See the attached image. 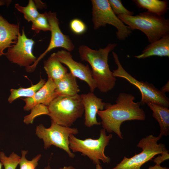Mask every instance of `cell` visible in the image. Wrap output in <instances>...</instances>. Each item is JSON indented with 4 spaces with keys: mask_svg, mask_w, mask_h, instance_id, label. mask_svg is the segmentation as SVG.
Listing matches in <instances>:
<instances>
[{
    "mask_svg": "<svg viewBox=\"0 0 169 169\" xmlns=\"http://www.w3.org/2000/svg\"><path fill=\"white\" fill-rule=\"evenodd\" d=\"M132 94L120 93L115 101L111 104L106 103L104 110H99L97 114L101 120L103 129L108 133L114 132L121 139L123 138L120 130L122 123L127 120H143L146 116L140 106V102L134 101Z\"/></svg>",
    "mask_w": 169,
    "mask_h": 169,
    "instance_id": "cell-1",
    "label": "cell"
},
{
    "mask_svg": "<svg viewBox=\"0 0 169 169\" xmlns=\"http://www.w3.org/2000/svg\"><path fill=\"white\" fill-rule=\"evenodd\" d=\"M116 45V43L109 44L105 48L96 50L81 45L78 49L81 60L88 62L90 65L93 78L97 88L102 93L111 90L116 84V78L109 68L108 57L109 53Z\"/></svg>",
    "mask_w": 169,
    "mask_h": 169,
    "instance_id": "cell-2",
    "label": "cell"
},
{
    "mask_svg": "<svg viewBox=\"0 0 169 169\" xmlns=\"http://www.w3.org/2000/svg\"><path fill=\"white\" fill-rule=\"evenodd\" d=\"M117 16L131 30L138 29L143 33L150 43L169 34V20L164 17L148 12L136 16L121 14Z\"/></svg>",
    "mask_w": 169,
    "mask_h": 169,
    "instance_id": "cell-3",
    "label": "cell"
},
{
    "mask_svg": "<svg viewBox=\"0 0 169 169\" xmlns=\"http://www.w3.org/2000/svg\"><path fill=\"white\" fill-rule=\"evenodd\" d=\"M51 120L64 126L70 127L84 112L80 95H59L47 106Z\"/></svg>",
    "mask_w": 169,
    "mask_h": 169,
    "instance_id": "cell-4",
    "label": "cell"
},
{
    "mask_svg": "<svg viewBox=\"0 0 169 169\" xmlns=\"http://www.w3.org/2000/svg\"><path fill=\"white\" fill-rule=\"evenodd\" d=\"M112 137V135H107L104 129L100 131V136L97 139L90 138L81 140L71 135L69 138V148L73 152H79L81 155L87 156L95 165L100 164V160L104 163L110 161V157L104 153L106 147Z\"/></svg>",
    "mask_w": 169,
    "mask_h": 169,
    "instance_id": "cell-5",
    "label": "cell"
},
{
    "mask_svg": "<svg viewBox=\"0 0 169 169\" xmlns=\"http://www.w3.org/2000/svg\"><path fill=\"white\" fill-rule=\"evenodd\" d=\"M78 133L76 128L62 126L52 120L49 128L40 124L37 125L35 130L36 135L44 142V149H47L54 146L65 151L71 158L74 157L75 155L69 148V136Z\"/></svg>",
    "mask_w": 169,
    "mask_h": 169,
    "instance_id": "cell-6",
    "label": "cell"
},
{
    "mask_svg": "<svg viewBox=\"0 0 169 169\" xmlns=\"http://www.w3.org/2000/svg\"><path fill=\"white\" fill-rule=\"evenodd\" d=\"M112 53L117 66V69L112 72L113 75L115 77L125 79L139 90L141 95L140 101L141 105L151 103L168 107L169 100L165 93L157 89L152 84L136 79L124 69L117 54L113 51Z\"/></svg>",
    "mask_w": 169,
    "mask_h": 169,
    "instance_id": "cell-7",
    "label": "cell"
},
{
    "mask_svg": "<svg viewBox=\"0 0 169 169\" xmlns=\"http://www.w3.org/2000/svg\"><path fill=\"white\" fill-rule=\"evenodd\" d=\"M92 21L95 29L107 24L115 27L117 29L116 35L120 40H124L131 34V30L116 15L108 0H92Z\"/></svg>",
    "mask_w": 169,
    "mask_h": 169,
    "instance_id": "cell-8",
    "label": "cell"
},
{
    "mask_svg": "<svg viewBox=\"0 0 169 169\" xmlns=\"http://www.w3.org/2000/svg\"><path fill=\"white\" fill-rule=\"evenodd\" d=\"M161 137L152 135L142 138L137 146L142 149V151L130 158L124 156L123 160L112 169H141V166L152 160L156 155L161 154L167 150L165 145L157 144Z\"/></svg>",
    "mask_w": 169,
    "mask_h": 169,
    "instance_id": "cell-9",
    "label": "cell"
},
{
    "mask_svg": "<svg viewBox=\"0 0 169 169\" xmlns=\"http://www.w3.org/2000/svg\"><path fill=\"white\" fill-rule=\"evenodd\" d=\"M34 43L33 39L27 37L23 28L22 33H19L18 35L17 43L8 48L5 55L11 62L20 66L28 67L37 59L33 53Z\"/></svg>",
    "mask_w": 169,
    "mask_h": 169,
    "instance_id": "cell-10",
    "label": "cell"
},
{
    "mask_svg": "<svg viewBox=\"0 0 169 169\" xmlns=\"http://www.w3.org/2000/svg\"><path fill=\"white\" fill-rule=\"evenodd\" d=\"M47 14L50 27L51 33L49 44L46 50L37 58L36 62L33 64L25 68L27 72L33 71L39 61L53 49L61 47L69 52L74 49V46L69 36L64 34L61 31L56 13L50 11L47 12Z\"/></svg>",
    "mask_w": 169,
    "mask_h": 169,
    "instance_id": "cell-11",
    "label": "cell"
},
{
    "mask_svg": "<svg viewBox=\"0 0 169 169\" xmlns=\"http://www.w3.org/2000/svg\"><path fill=\"white\" fill-rule=\"evenodd\" d=\"M55 54L59 61L67 66L74 76L87 83L90 92L93 93L97 85L88 65L74 60L70 52L65 50L58 51Z\"/></svg>",
    "mask_w": 169,
    "mask_h": 169,
    "instance_id": "cell-12",
    "label": "cell"
},
{
    "mask_svg": "<svg viewBox=\"0 0 169 169\" xmlns=\"http://www.w3.org/2000/svg\"><path fill=\"white\" fill-rule=\"evenodd\" d=\"M55 89L56 85L54 81L48 78L45 84L33 96L22 99L25 103L23 110L29 111L39 104L48 106L51 101L58 96Z\"/></svg>",
    "mask_w": 169,
    "mask_h": 169,
    "instance_id": "cell-13",
    "label": "cell"
},
{
    "mask_svg": "<svg viewBox=\"0 0 169 169\" xmlns=\"http://www.w3.org/2000/svg\"><path fill=\"white\" fill-rule=\"evenodd\" d=\"M80 96L84 110L85 125L88 127L100 125L101 123L97 121L96 115L98 111L104 110L106 103L93 92L82 94Z\"/></svg>",
    "mask_w": 169,
    "mask_h": 169,
    "instance_id": "cell-14",
    "label": "cell"
},
{
    "mask_svg": "<svg viewBox=\"0 0 169 169\" xmlns=\"http://www.w3.org/2000/svg\"><path fill=\"white\" fill-rule=\"evenodd\" d=\"M19 32V24H11L0 14V56L4 55V50L17 43Z\"/></svg>",
    "mask_w": 169,
    "mask_h": 169,
    "instance_id": "cell-15",
    "label": "cell"
},
{
    "mask_svg": "<svg viewBox=\"0 0 169 169\" xmlns=\"http://www.w3.org/2000/svg\"><path fill=\"white\" fill-rule=\"evenodd\" d=\"M169 56V34L166 35L158 40L147 46L136 58L144 59L152 56Z\"/></svg>",
    "mask_w": 169,
    "mask_h": 169,
    "instance_id": "cell-16",
    "label": "cell"
},
{
    "mask_svg": "<svg viewBox=\"0 0 169 169\" xmlns=\"http://www.w3.org/2000/svg\"><path fill=\"white\" fill-rule=\"evenodd\" d=\"M76 78L70 72L61 78L54 81L58 95L72 96L78 94L80 89Z\"/></svg>",
    "mask_w": 169,
    "mask_h": 169,
    "instance_id": "cell-17",
    "label": "cell"
},
{
    "mask_svg": "<svg viewBox=\"0 0 169 169\" xmlns=\"http://www.w3.org/2000/svg\"><path fill=\"white\" fill-rule=\"evenodd\" d=\"M147 105L152 111V116L158 122L160 127L159 136L169 134V109L168 107L151 103Z\"/></svg>",
    "mask_w": 169,
    "mask_h": 169,
    "instance_id": "cell-18",
    "label": "cell"
},
{
    "mask_svg": "<svg viewBox=\"0 0 169 169\" xmlns=\"http://www.w3.org/2000/svg\"><path fill=\"white\" fill-rule=\"evenodd\" d=\"M44 67L48 78L54 81L61 78L68 73L67 69L59 61L55 53L52 54L44 61Z\"/></svg>",
    "mask_w": 169,
    "mask_h": 169,
    "instance_id": "cell-19",
    "label": "cell"
},
{
    "mask_svg": "<svg viewBox=\"0 0 169 169\" xmlns=\"http://www.w3.org/2000/svg\"><path fill=\"white\" fill-rule=\"evenodd\" d=\"M133 2L140 8L147 9L148 12L161 16L168 9V3L166 1L159 0H135Z\"/></svg>",
    "mask_w": 169,
    "mask_h": 169,
    "instance_id": "cell-20",
    "label": "cell"
},
{
    "mask_svg": "<svg viewBox=\"0 0 169 169\" xmlns=\"http://www.w3.org/2000/svg\"><path fill=\"white\" fill-rule=\"evenodd\" d=\"M46 83L45 79H41L39 81L30 87L24 88L20 87L18 89H11L10 90V95L8 101L11 103L17 99L21 97H30L33 96Z\"/></svg>",
    "mask_w": 169,
    "mask_h": 169,
    "instance_id": "cell-21",
    "label": "cell"
},
{
    "mask_svg": "<svg viewBox=\"0 0 169 169\" xmlns=\"http://www.w3.org/2000/svg\"><path fill=\"white\" fill-rule=\"evenodd\" d=\"M15 7L23 14L24 18L28 22H32L40 14L34 1L32 0H29L26 6L23 7L18 3H16Z\"/></svg>",
    "mask_w": 169,
    "mask_h": 169,
    "instance_id": "cell-22",
    "label": "cell"
},
{
    "mask_svg": "<svg viewBox=\"0 0 169 169\" xmlns=\"http://www.w3.org/2000/svg\"><path fill=\"white\" fill-rule=\"evenodd\" d=\"M31 29L36 33L41 31H50V27L47 14V12L40 13L32 22Z\"/></svg>",
    "mask_w": 169,
    "mask_h": 169,
    "instance_id": "cell-23",
    "label": "cell"
},
{
    "mask_svg": "<svg viewBox=\"0 0 169 169\" xmlns=\"http://www.w3.org/2000/svg\"><path fill=\"white\" fill-rule=\"evenodd\" d=\"M21 157L14 152L9 156H6L3 152H0V161L3 165L4 169H16L19 164Z\"/></svg>",
    "mask_w": 169,
    "mask_h": 169,
    "instance_id": "cell-24",
    "label": "cell"
},
{
    "mask_svg": "<svg viewBox=\"0 0 169 169\" xmlns=\"http://www.w3.org/2000/svg\"><path fill=\"white\" fill-rule=\"evenodd\" d=\"M28 152V151L24 150L21 151V156L19 163V169H36L38 165V161L41 158V155L38 154L29 160L26 157Z\"/></svg>",
    "mask_w": 169,
    "mask_h": 169,
    "instance_id": "cell-25",
    "label": "cell"
},
{
    "mask_svg": "<svg viewBox=\"0 0 169 169\" xmlns=\"http://www.w3.org/2000/svg\"><path fill=\"white\" fill-rule=\"evenodd\" d=\"M109 3L113 11L117 16L124 14L133 15V13L127 10L123 5L120 0H108Z\"/></svg>",
    "mask_w": 169,
    "mask_h": 169,
    "instance_id": "cell-26",
    "label": "cell"
},
{
    "mask_svg": "<svg viewBox=\"0 0 169 169\" xmlns=\"http://www.w3.org/2000/svg\"><path fill=\"white\" fill-rule=\"evenodd\" d=\"M69 28L74 34L80 35L84 33L87 29L85 23L80 19L75 18L72 19L69 23Z\"/></svg>",
    "mask_w": 169,
    "mask_h": 169,
    "instance_id": "cell-27",
    "label": "cell"
},
{
    "mask_svg": "<svg viewBox=\"0 0 169 169\" xmlns=\"http://www.w3.org/2000/svg\"><path fill=\"white\" fill-rule=\"evenodd\" d=\"M160 154L161 155H158L153 160L154 162L156 163V164L160 165L161 163L168 159L169 158L168 150Z\"/></svg>",
    "mask_w": 169,
    "mask_h": 169,
    "instance_id": "cell-28",
    "label": "cell"
},
{
    "mask_svg": "<svg viewBox=\"0 0 169 169\" xmlns=\"http://www.w3.org/2000/svg\"><path fill=\"white\" fill-rule=\"evenodd\" d=\"M34 1L37 8L39 6V8H45L46 7L45 4L43 3L40 0H34Z\"/></svg>",
    "mask_w": 169,
    "mask_h": 169,
    "instance_id": "cell-29",
    "label": "cell"
},
{
    "mask_svg": "<svg viewBox=\"0 0 169 169\" xmlns=\"http://www.w3.org/2000/svg\"><path fill=\"white\" fill-rule=\"evenodd\" d=\"M162 92L164 93L169 91V82L168 81L167 83L163 86L161 88V90Z\"/></svg>",
    "mask_w": 169,
    "mask_h": 169,
    "instance_id": "cell-30",
    "label": "cell"
},
{
    "mask_svg": "<svg viewBox=\"0 0 169 169\" xmlns=\"http://www.w3.org/2000/svg\"><path fill=\"white\" fill-rule=\"evenodd\" d=\"M147 169H169V168L165 167H162L160 165L156 164L153 166H150Z\"/></svg>",
    "mask_w": 169,
    "mask_h": 169,
    "instance_id": "cell-31",
    "label": "cell"
},
{
    "mask_svg": "<svg viewBox=\"0 0 169 169\" xmlns=\"http://www.w3.org/2000/svg\"><path fill=\"white\" fill-rule=\"evenodd\" d=\"M11 2V1L9 0H0V6L5 4L9 5Z\"/></svg>",
    "mask_w": 169,
    "mask_h": 169,
    "instance_id": "cell-32",
    "label": "cell"
},
{
    "mask_svg": "<svg viewBox=\"0 0 169 169\" xmlns=\"http://www.w3.org/2000/svg\"><path fill=\"white\" fill-rule=\"evenodd\" d=\"M59 169H75V168L72 166H64L63 167L60 168Z\"/></svg>",
    "mask_w": 169,
    "mask_h": 169,
    "instance_id": "cell-33",
    "label": "cell"
},
{
    "mask_svg": "<svg viewBox=\"0 0 169 169\" xmlns=\"http://www.w3.org/2000/svg\"><path fill=\"white\" fill-rule=\"evenodd\" d=\"M96 169H103L102 167L100 164L96 165Z\"/></svg>",
    "mask_w": 169,
    "mask_h": 169,
    "instance_id": "cell-34",
    "label": "cell"
},
{
    "mask_svg": "<svg viewBox=\"0 0 169 169\" xmlns=\"http://www.w3.org/2000/svg\"><path fill=\"white\" fill-rule=\"evenodd\" d=\"M44 169H51L49 163L48 165L44 168Z\"/></svg>",
    "mask_w": 169,
    "mask_h": 169,
    "instance_id": "cell-35",
    "label": "cell"
},
{
    "mask_svg": "<svg viewBox=\"0 0 169 169\" xmlns=\"http://www.w3.org/2000/svg\"><path fill=\"white\" fill-rule=\"evenodd\" d=\"M2 163L0 161V169H2Z\"/></svg>",
    "mask_w": 169,
    "mask_h": 169,
    "instance_id": "cell-36",
    "label": "cell"
}]
</instances>
